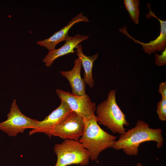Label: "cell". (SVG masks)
Instances as JSON below:
<instances>
[{
  "label": "cell",
  "instance_id": "cell-1",
  "mask_svg": "<svg viewBox=\"0 0 166 166\" xmlns=\"http://www.w3.org/2000/svg\"><path fill=\"white\" fill-rule=\"evenodd\" d=\"M162 133L161 129L151 128L144 121L138 120L135 127L121 135L113 148L115 150L122 149L127 155L136 156L140 144L142 143L155 141L157 143V147L161 148L164 140Z\"/></svg>",
  "mask_w": 166,
  "mask_h": 166
},
{
  "label": "cell",
  "instance_id": "cell-5",
  "mask_svg": "<svg viewBox=\"0 0 166 166\" xmlns=\"http://www.w3.org/2000/svg\"><path fill=\"white\" fill-rule=\"evenodd\" d=\"M7 119L0 123V130L9 136H15L27 128L34 129L39 121L28 117L19 109L16 101L12 102Z\"/></svg>",
  "mask_w": 166,
  "mask_h": 166
},
{
  "label": "cell",
  "instance_id": "cell-17",
  "mask_svg": "<svg viewBox=\"0 0 166 166\" xmlns=\"http://www.w3.org/2000/svg\"><path fill=\"white\" fill-rule=\"evenodd\" d=\"M159 92L162 98H166V82H162L159 85Z\"/></svg>",
  "mask_w": 166,
  "mask_h": 166
},
{
  "label": "cell",
  "instance_id": "cell-8",
  "mask_svg": "<svg viewBox=\"0 0 166 166\" xmlns=\"http://www.w3.org/2000/svg\"><path fill=\"white\" fill-rule=\"evenodd\" d=\"M73 111L66 102L61 101L60 105L43 120L39 121L35 127L29 131V135L43 133L50 138L51 132L55 128Z\"/></svg>",
  "mask_w": 166,
  "mask_h": 166
},
{
  "label": "cell",
  "instance_id": "cell-10",
  "mask_svg": "<svg viewBox=\"0 0 166 166\" xmlns=\"http://www.w3.org/2000/svg\"><path fill=\"white\" fill-rule=\"evenodd\" d=\"M81 22H89L88 18L82 12L73 17L66 26L55 33L49 38L38 41L37 44L45 48L49 51L55 49L56 46L58 43L62 41H65L69 38L68 33L70 29L76 23Z\"/></svg>",
  "mask_w": 166,
  "mask_h": 166
},
{
  "label": "cell",
  "instance_id": "cell-12",
  "mask_svg": "<svg viewBox=\"0 0 166 166\" xmlns=\"http://www.w3.org/2000/svg\"><path fill=\"white\" fill-rule=\"evenodd\" d=\"M81 59L78 57L74 60V65L72 69L59 71L61 75L66 78L69 82L72 89V93L79 96L86 94V84L81 75Z\"/></svg>",
  "mask_w": 166,
  "mask_h": 166
},
{
  "label": "cell",
  "instance_id": "cell-14",
  "mask_svg": "<svg viewBox=\"0 0 166 166\" xmlns=\"http://www.w3.org/2000/svg\"><path fill=\"white\" fill-rule=\"evenodd\" d=\"M124 2L130 17L135 24H138L140 1L138 0H124Z\"/></svg>",
  "mask_w": 166,
  "mask_h": 166
},
{
  "label": "cell",
  "instance_id": "cell-11",
  "mask_svg": "<svg viewBox=\"0 0 166 166\" xmlns=\"http://www.w3.org/2000/svg\"><path fill=\"white\" fill-rule=\"evenodd\" d=\"M89 37V36L80 34H76L73 36H69L61 47L49 51L43 60L45 65L50 67L58 57L69 53H74V48H76L80 43L87 39Z\"/></svg>",
  "mask_w": 166,
  "mask_h": 166
},
{
  "label": "cell",
  "instance_id": "cell-18",
  "mask_svg": "<svg viewBox=\"0 0 166 166\" xmlns=\"http://www.w3.org/2000/svg\"><path fill=\"white\" fill-rule=\"evenodd\" d=\"M136 166H142V165L140 163H138Z\"/></svg>",
  "mask_w": 166,
  "mask_h": 166
},
{
  "label": "cell",
  "instance_id": "cell-4",
  "mask_svg": "<svg viewBox=\"0 0 166 166\" xmlns=\"http://www.w3.org/2000/svg\"><path fill=\"white\" fill-rule=\"evenodd\" d=\"M53 150L57 156L54 166H85L89 164V152L79 141L65 139L61 143L55 144Z\"/></svg>",
  "mask_w": 166,
  "mask_h": 166
},
{
  "label": "cell",
  "instance_id": "cell-9",
  "mask_svg": "<svg viewBox=\"0 0 166 166\" xmlns=\"http://www.w3.org/2000/svg\"><path fill=\"white\" fill-rule=\"evenodd\" d=\"M149 8V13L146 15L147 18L154 17L158 19L160 26V32L159 36L155 39L151 41L148 43H144L137 40L130 36L128 33L127 27L124 26L123 29H119V30L126 35L130 38L133 40L134 42L141 44L144 52L146 53L151 55L157 51H163L166 48V21L162 20L157 18L155 15V12H152L150 8V6L147 5Z\"/></svg>",
  "mask_w": 166,
  "mask_h": 166
},
{
  "label": "cell",
  "instance_id": "cell-15",
  "mask_svg": "<svg viewBox=\"0 0 166 166\" xmlns=\"http://www.w3.org/2000/svg\"><path fill=\"white\" fill-rule=\"evenodd\" d=\"M156 112L161 121H166V98H162L158 103Z\"/></svg>",
  "mask_w": 166,
  "mask_h": 166
},
{
  "label": "cell",
  "instance_id": "cell-2",
  "mask_svg": "<svg viewBox=\"0 0 166 166\" xmlns=\"http://www.w3.org/2000/svg\"><path fill=\"white\" fill-rule=\"evenodd\" d=\"M97 118L84 119L85 129L79 141L88 151L90 159L96 160L99 154L107 148H113L117 137L102 129L97 122Z\"/></svg>",
  "mask_w": 166,
  "mask_h": 166
},
{
  "label": "cell",
  "instance_id": "cell-16",
  "mask_svg": "<svg viewBox=\"0 0 166 166\" xmlns=\"http://www.w3.org/2000/svg\"><path fill=\"white\" fill-rule=\"evenodd\" d=\"M155 61L156 65L158 66H163L166 65V48L159 55L157 53L155 54Z\"/></svg>",
  "mask_w": 166,
  "mask_h": 166
},
{
  "label": "cell",
  "instance_id": "cell-7",
  "mask_svg": "<svg viewBox=\"0 0 166 166\" xmlns=\"http://www.w3.org/2000/svg\"><path fill=\"white\" fill-rule=\"evenodd\" d=\"M85 126L84 118L73 111L55 128L51 136L78 141L83 134Z\"/></svg>",
  "mask_w": 166,
  "mask_h": 166
},
{
  "label": "cell",
  "instance_id": "cell-6",
  "mask_svg": "<svg viewBox=\"0 0 166 166\" xmlns=\"http://www.w3.org/2000/svg\"><path fill=\"white\" fill-rule=\"evenodd\" d=\"M56 92L61 101L66 102L73 112L84 119L97 118L94 113L96 104L91 101L88 95L77 96L60 89Z\"/></svg>",
  "mask_w": 166,
  "mask_h": 166
},
{
  "label": "cell",
  "instance_id": "cell-3",
  "mask_svg": "<svg viewBox=\"0 0 166 166\" xmlns=\"http://www.w3.org/2000/svg\"><path fill=\"white\" fill-rule=\"evenodd\" d=\"M115 90H111L107 99L99 104L96 107V113L99 124L107 127L114 134L124 133V126L129 125L126 116L117 105Z\"/></svg>",
  "mask_w": 166,
  "mask_h": 166
},
{
  "label": "cell",
  "instance_id": "cell-13",
  "mask_svg": "<svg viewBox=\"0 0 166 166\" xmlns=\"http://www.w3.org/2000/svg\"><path fill=\"white\" fill-rule=\"evenodd\" d=\"M76 54L81 61L84 70V77L83 79L85 84H87L90 88L94 85V81L92 74V69L94 61L98 57V53L92 56H87L83 53V48L80 44L76 47Z\"/></svg>",
  "mask_w": 166,
  "mask_h": 166
}]
</instances>
